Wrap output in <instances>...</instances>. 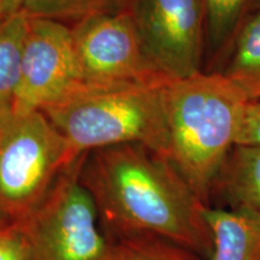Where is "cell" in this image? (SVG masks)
I'll return each instance as SVG.
<instances>
[{
	"instance_id": "4",
	"label": "cell",
	"mask_w": 260,
	"mask_h": 260,
	"mask_svg": "<svg viewBox=\"0 0 260 260\" xmlns=\"http://www.w3.org/2000/svg\"><path fill=\"white\" fill-rule=\"evenodd\" d=\"M80 157L41 111L0 112V213L23 223Z\"/></svg>"
},
{
	"instance_id": "9",
	"label": "cell",
	"mask_w": 260,
	"mask_h": 260,
	"mask_svg": "<svg viewBox=\"0 0 260 260\" xmlns=\"http://www.w3.org/2000/svg\"><path fill=\"white\" fill-rule=\"evenodd\" d=\"M212 197L225 209L260 214V146L236 145L214 182Z\"/></svg>"
},
{
	"instance_id": "7",
	"label": "cell",
	"mask_w": 260,
	"mask_h": 260,
	"mask_svg": "<svg viewBox=\"0 0 260 260\" xmlns=\"http://www.w3.org/2000/svg\"><path fill=\"white\" fill-rule=\"evenodd\" d=\"M71 32L83 84H168L149 61L125 8L84 18Z\"/></svg>"
},
{
	"instance_id": "11",
	"label": "cell",
	"mask_w": 260,
	"mask_h": 260,
	"mask_svg": "<svg viewBox=\"0 0 260 260\" xmlns=\"http://www.w3.org/2000/svg\"><path fill=\"white\" fill-rule=\"evenodd\" d=\"M216 73L229 80L247 102L260 98V5L253 8L240 25Z\"/></svg>"
},
{
	"instance_id": "15",
	"label": "cell",
	"mask_w": 260,
	"mask_h": 260,
	"mask_svg": "<svg viewBox=\"0 0 260 260\" xmlns=\"http://www.w3.org/2000/svg\"><path fill=\"white\" fill-rule=\"evenodd\" d=\"M113 240L111 260H206L177 243L154 236Z\"/></svg>"
},
{
	"instance_id": "3",
	"label": "cell",
	"mask_w": 260,
	"mask_h": 260,
	"mask_svg": "<svg viewBox=\"0 0 260 260\" xmlns=\"http://www.w3.org/2000/svg\"><path fill=\"white\" fill-rule=\"evenodd\" d=\"M165 86L82 84L41 112L79 155L138 144L167 157Z\"/></svg>"
},
{
	"instance_id": "16",
	"label": "cell",
	"mask_w": 260,
	"mask_h": 260,
	"mask_svg": "<svg viewBox=\"0 0 260 260\" xmlns=\"http://www.w3.org/2000/svg\"><path fill=\"white\" fill-rule=\"evenodd\" d=\"M236 145L260 146V98L246 104Z\"/></svg>"
},
{
	"instance_id": "14",
	"label": "cell",
	"mask_w": 260,
	"mask_h": 260,
	"mask_svg": "<svg viewBox=\"0 0 260 260\" xmlns=\"http://www.w3.org/2000/svg\"><path fill=\"white\" fill-rule=\"evenodd\" d=\"M126 0H25L23 12L32 18L73 22L124 8Z\"/></svg>"
},
{
	"instance_id": "10",
	"label": "cell",
	"mask_w": 260,
	"mask_h": 260,
	"mask_svg": "<svg viewBox=\"0 0 260 260\" xmlns=\"http://www.w3.org/2000/svg\"><path fill=\"white\" fill-rule=\"evenodd\" d=\"M204 214L212 237L209 260H260V214L211 205Z\"/></svg>"
},
{
	"instance_id": "5",
	"label": "cell",
	"mask_w": 260,
	"mask_h": 260,
	"mask_svg": "<svg viewBox=\"0 0 260 260\" xmlns=\"http://www.w3.org/2000/svg\"><path fill=\"white\" fill-rule=\"evenodd\" d=\"M80 157L19 225L29 260H111L113 240L106 233L92 194L80 177Z\"/></svg>"
},
{
	"instance_id": "1",
	"label": "cell",
	"mask_w": 260,
	"mask_h": 260,
	"mask_svg": "<svg viewBox=\"0 0 260 260\" xmlns=\"http://www.w3.org/2000/svg\"><path fill=\"white\" fill-rule=\"evenodd\" d=\"M80 177L112 239L160 237L210 259L206 204L167 157L138 144L95 149L82 155Z\"/></svg>"
},
{
	"instance_id": "2",
	"label": "cell",
	"mask_w": 260,
	"mask_h": 260,
	"mask_svg": "<svg viewBox=\"0 0 260 260\" xmlns=\"http://www.w3.org/2000/svg\"><path fill=\"white\" fill-rule=\"evenodd\" d=\"M220 73H203L165 86L167 158L210 205L214 182L236 146L246 104Z\"/></svg>"
},
{
	"instance_id": "19",
	"label": "cell",
	"mask_w": 260,
	"mask_h": 260,
	"mask_svg": "<svg viewBox=\"0 0 260 260\" xmlns=\"http://www.w3.org/2000/svg\"><path fill=\"white\" fill-rule=\"evenodd\" d=\"M10 226H12V224H10L4 216L0 213V234H3L5 230H8Z\"/></svg>"
},
{
	"instance_id": "6",
	"label": "cell",
	"mask_w": 260,
	"mask_h": 260,
	"mask_svg": "<svg viewBox=\"0 0 260 260\" xmlns=\"http://www.w3.org/2000/svg\"><path fill=\"white\" fill-rule=\"evenodd\" d=\"M142 46L165 83L203 73L205 0H126Z\"/></svg>"
},
{
	"instance_id": "13",
	"label": "cell",
	"mask_w": 260,
	"mask_h": 260,
	"mask_svg": "<svg viewBox=\"0 0 260 260\" xmlns=\"http://www.w3.org/2000/svg\"><path fill=\"white\" fill-rule=\"evenodd\" d=\"M28 22V16L21 12L0 23V112L14 104Z\"/></svg>"
},
{
	"instance_id": "8",
	"label": "cell",
	"mask_w": 260,
	"mask_h": 260,
	"mask_svg": "<svg viewBox=\"0 0 260 260\" xmlns=\"http://www.w3.org/2000/svg\"><path fill=\"white\" fill-rule=\"evenodd\" d=\"M82 84L71 27L52 19L29 17L11 109L42 111Z\"/></svg>"
},
{
	"instance_id": "17",
	"label": "cell",
	"mask_w": 260,
	"mask_h": 260,
	"mask_svg": "<svg viewBox=\"0 0 260 260\" xmlns=\"http://www.w3.org/2000/svg\"><path fill=\"white\" fill-rule=\"evenodd\" d=\"M0 260H29L27 241L16 225L0 234Z\"/></svg>"
},
{
	"instance_id": "12",
	"label": "cell",
	"mask_w": 260,
	"mask_h": 260,
	"mask_svg": "<svg viewBox=\"0 0 260 260\" xmlns=\"http://www.w3.org/2000/svg\"><path fill=\"white\" fill-rule=\"evenodd\" d=\"M205 4H206L205 57L209 58L212 63L222 64L240 25L253 10V0H205Z\"/></svg>"
},
{
	"instance_id": "18",
	"label": "cell",
	"mask_w": 260,
	"mask_h": 260,
	"mask_svg": "<svg viewBox=\"0 0 260 260\" xmlns=\"http://www.w3.org/2000/svg\"><path fill=\"white\" fill-rule=\"evenodd\" d=\"M25 0H0V23L23 12Z\"/></svg>"
}]
</instances>
